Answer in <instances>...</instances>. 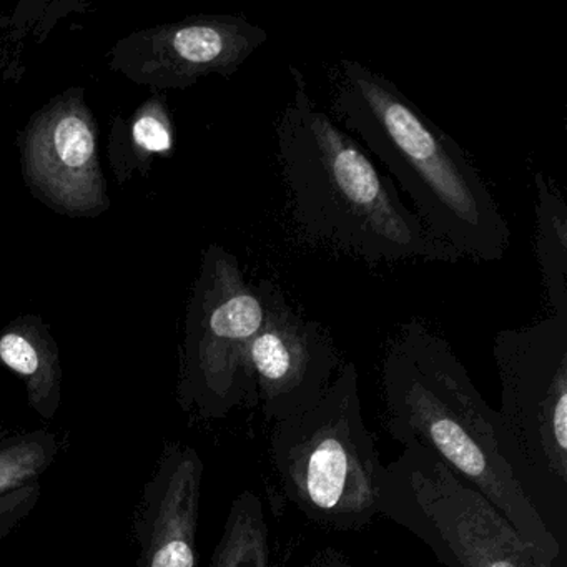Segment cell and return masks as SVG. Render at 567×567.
Returning <instances> with one entry per match:
<instances>
[{"instance_id":"cell-16","label":"cell","mask_w":567,"mask_h":567,"mask_svg":"<svg viewBox=\"0 0 567 567\" xmlns=\"http://www.w3.org/2000/svg\"><path fill=\"white\" fill-rule=\"evenodd\" d=\"M62 446L61 436L49 430H0V497L38 483Z\"/></svg>"},{"instance_id":"cell-3","label":"cell","mask_w":567,"mask_h":567,"mask_svg":"<svg viewBox=\"0 0 567 567\" xmlns=\"http://www.w3.org/2000/svg\"><path fill=\"white\" fill-rule=\"evenodd\" d=\"M331 114L388 168L431 237L461 258L506 255L509 225L480 168L394 82L343 59L331 71Z\"/></svg>"},{"instance_id":"cell-10","label":"cell","mask_w":567,"mask_h":567,"mask_svg":"<svg viewBox=\"0 0 567 567\" xmlns=\"http://www.w3.org/2000/svg\"><path fill=\"white\" fill-rule=\"evenodd\" d=\"M267 41V31L244 16H194L127 35L109 65L154 91L188 89L208 75L231 78Z\"/></svg>"},{"instance_id":"cell-13","label":"cell","mask_w":567,"mask_h":567,"mask_svg":"<svg viewBox=\"0 0 567 567\" xmlns=\"http://www.w3.org/2000/svg\"><path fill=\"white\" fill-rule=\"evenodd\" d=\"M174 147V121L167 99L157 92L131 117L114 122L109 157L118 185L127 184L135 175H147L155 157L171 155Z\"/></svg>"},{"instance_id":"cell-12","label":"cell","mask_w":567,"mask_h":567,"mask_svg":"<svg viewBox=\"0 0 567 567\" xmlns=\"http://www.w3.org/2000/svg\"><path fill=\"white\" fill-rule=\"evenodd\" d=\"M0 367L24 381L29 406L54 420L62 401L59 344L51 328L35 315L14 318L0 331Z\"/></svg>"},{"instance_id":"cell-15","label":"cell","mask_w":567,"mask_h":567,"mask_svg":"<svg viewBox=\"0 0 567 567\" xmlns=\"http://www.w3.org/2000/svg\"><path fill=\"white\" fill-rule=\"evenodd\" d=\"M210 567H275L264 503L254 491L231 501Z\"/></svg>"},{"instance_id":"cell-5","label":"cell","mask_w":567,"mask_h":567,"mask_svg":"<svg viewBox=\"0 0 567 567\" xmlns=\"http://www.w3.org/2000/svg\"><path fill=\"white\" fill-rule=\"evenodd\" d=\"M493 357L504 454L553 530L567 507V317L497 331Z\"/></svg>"},{"instance_id":"cell-18","label":"cell","mask_w":567,"mask_h":567,"mask_svg":"<svg viewBox=\"0 0 567 567\" xmlns=\"http://www.w3.org/2000/svg\"><path fill=\"white\" fill-rule=\"evenodd\" d=\"M308 567H354L347 556L334 547H324L311 557Z\"/></svg>"},{"instance_id":"cell-14","label":"cell","mask_w":567,"mask_h":567,"mask_svg":"<svg viewBox=\"0 0 567 567\" xmlns=\"http://www.w3.org/2000/svg\"><path fill=\"white\" fill-rule=\"evenodd\" d=\"M536 185V255L550 315L567 317V204L543 172Z\"/></svg>"},{"instance_id":"cell-1","label":"cell","mask_w":567,"mask_h":567,"mask_svg":"<svg viewBox=\"0 0 567 567\" xmlns=\"http://www.w3.org/2000/svg\"><path fill=\"white\" fill-rule=\"evenodd\" d=\"M277 124L278 164L295 234L371 265L404 260L454 264L460 255L431 237L353 135L317 109L305 75Z\"/></svg>"},{"instance_id":"cell-11","label":"cell","mask_w":567,"mask_h":567,"mask_svg":"<svg viewBox=\"0 0 567 567\" xmlns=\"http://www.w3.org/2000/svg\"><path fill=\"white\" fill-rule=\"evenodd\" d=\"M204 460L190 444L168 441L134 514L141 553L134 567H198Z\"/></svg>"},{"instance_id":"cell-7","label":"cell","mask_w":567,"mask_h":567,"mask_svg":"<svg viewBox=\"0 0 567 567\" xmlns=\"http://www.w3.org/2000/svg\"><path fill=\"white\" fill-rule=\"evenodd\" d=\"M265 321L258 285L237 257L210 245L202 258L185 318L177 403L204 421H220L238 406L254 408L248 350Z\"/></svg>"},{"instance_id":"cell-17","label":"cell","mask_w":567,"mask_h":567,"mask_svg":"<svg viewBox=\"0 0 567 567\" xmlns=\"http://www.w3.org/2000/svg\"><path fill=\"white\" fill-rule=\"evenodd\" d=\"M41 481L0 497V546L29 516L41 499Z\"/></svg>"},{"instance_id":"cell-8","label":"cell","mask_w":567,"mask_h":567,"mask_svg":"<svg viewBox=\"0 0 567 567\" xmlns=\"http://www.w3.org/2000/svg\"><path fill=\"white\" fill-rule=\"evenodd\" d=\"M258 287L265 321L248 350L251 400L275 424L315 406L343 361L331 334L298 313L274 281L261 280Z\"/></svg>"},{"instance_id":"cell-19","label":"cell","mask_w":567,"mask_h":567,"mask_svg":"<svg viewBox=\"0 0 567 567\" xmlns=\"http://www.w3.org/2000/svg\"><path fill=\"white\" fill-rule=\"evenodd\" d=\"M2 22H4V18H2V14H0V24H2Z\"/></svg>"},{"instance_id":"cell-2","label":"cell","mask_w":567,"mask_h":567,"mask_svg":"<svg viewBox=\"0 0 567 567\" xmlns=\"http://www.w3.org/2000/svg\"><path fill=\"white\" fill-rule=\"evenodd\" d=\"M384 427L398 443L430 451L480 491L524 539L556 563L563 547L504 454L499 416L451 344L417 320L394 334L381 363Z\"/></svg>"},{"instance_id":"cell-6","label":"cell","mask_w":567,"mask_h":567,"mask_svg":"<svg viewBox=\"0 0 567 567\" xmlns=\"http://www.w3.org/2000/svg\"><path fill=\"white\" fill-rule=\"evenodd\" d=\"M380 516L414 534L446 567H557L424 447H403L384 466Z\"/></svg>"},{"instance_id":"cell-9","label":"cell","mask_w":567,"mask_h":567,"mask_svg":"<svg viewBox=\"0 0 567 567\" xmlns=\"http://www.w3.org/2000/svg\"><path fill=\"white\" fill-rule=\"evenodd\" d=\"M34 197L59 214L97 217L111 207L99 161V127L84 89H71L32 115L19 137Z\"/></svg>"},{"instance_id":"cell-4","label":"cell","mask_w":567,"mask_h":567,"mask_svg":"<svg viewBox=\"0 0 567 567\" xmlns=\"http://www.w3.org/2000/svg\"><path fill=\"white\" fill-rule=\"evenodd\" d=\"M270 457L285 496L311 523L361 530L380 516L384 466L361 413L357 364H341L310 410L274 424Z\"/></svg>"}]
</instances>
